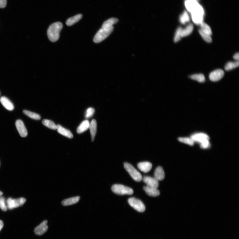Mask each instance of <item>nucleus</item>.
Segmentation results:
<instances>
[{
	"mask_svg": "<svg viewBox=\"0 0 239 239\" xmlns=\"http://www.w3.org/2000/svg\"><path fill=\"white\" fill-rule=\"evenodd\" d=\"M128 202L130 206L138 212H143L145 210L144 204L139 199L134 197L128 199Z\"/></svg>",
	"mask_w": 239,
	"mask_h": 239,
	"instance_id": "obj_7",
	"label": "nucleus"
},
{
	"mask_svg": "<svg viewBox=\"0 0 239 239\" xmlns=\"http://www.w3.org/2000/svg\"><path fill=\"white\" fill-rule=\"evenodd\" d=\"M97 122L95 120H92L90 123L89 128L90 130V134L91 137L92 141H94L97 132Z\"/></svg>",
	"mask_w": 239,
	"mask_h": 239,
	"instance_id": "obj_18",
	"label": "nucleus"
},
{
	"mask_svg": "<svg viewBox=\"0 0 239 239\" xmlns=\"http://www.w3.org/2000/svg\"><path fill=\"white\" fill-rule=\"evenodd\" d=\"M26 199L24 198H20L17 199H13L9 198L7 201V208L12 209L19 207L22 206L25 203Z\"/></svg>",
	"mask_w": 239,
	"mask_h": 239,
	"instance_id": "obj_8",
	"label": "nucleus"
},
{
	"mask_svg": "<svg viewBox=\"0 0 239 239\" xmlns=\"http://www.w3.org/2000/svg\"><path fill=\"white\" fill-rule=\"evenodd\" d=\"M196 1H199V0H196Z\"/></svg>",
	"mask_w": 239,
	"mask_h": 239,
	"instance_id": "obj_40",
	"label": "nucleus"
},
{
	"mask_svg": "<svg viewBox=\"0 0 239 239\" xmlns=\"http://www.w3.org/2000/svg\"><path fill=\"white\" fill-rule=\"evenodd\" d=\"M1 104L6 109L12 111L14 109V106L12 103L6 97H2L0 99Z\"/></svg>",
	"mask_w": 239,
	"mask_h": 239,
	"instance_id": "obj_13",
	"label": "nucleus"
},
{
	"mask_svg": "<svg viewBox=\"0 0 239 239\" xmlns=\"http://www.w3.org/2000/svg\"><path fill=\"white\" fill-rule=\"evenodd\" d=\"M95 112V110L92 108H89L87 109L86 114H85V117L86 118H89L94 115Z\"/></svg>",
	"mask_w": 239,
	"mask_h": 239,
	"instance_id": "obj_34",
	"label": "nucleus"
},
{
	"mask_svg": "<svg viewBox=\"0 0 239 239\" xmlns=\"http://www.w3.org/2000/svg\"><path fill=\"white\" fill-rule=\"evenodd\" d=\"M82 15L81 14H78L74 17L69 18L66 21V24L68 26L73 25L74 24L78 22L81 19Z\"/></svg>",
	"mask_w": 239,
	"mask_h": 239,
	"instance_id": "obj_21",
	"label": "nucleus"
},
{
	"mask_svg": "<svg viewBox=\"0 0 239 239\" xmlns=\"http://www.w3.org/2000/svg\"><path fill=\"white\" fill-rule=\"evenodd\" d=\"M154 178L159 181L164 179L165 177V173L163 168L161 166H158L157 168L154 173Z\"/></svg>",
	"mask_w": 239,
	"mask_h": 239,
	"instance_id": "obj_19",
	"label": "nucleus"
},
{
	"mask_svg": "<svg viewBox=\"0 0 239 239\" xmlns=\"http://www.w3.org/2000/svg\"><path fill=\"white\" fill-rule=\"evenodd\" d=\"M80 199L79 196L74 197L63 200L62 204L63 206H68L78 203Z\"/></svg>",
	"mask_w": 239,
	"mask_h": 239,
	"instance_id": "obj_16",
	"label": "nucleus"
},
{
	"mask_svg": "<svg viewBox=\"0 0 239 239\" xmlns=\"http://www.w3.org/2000/svg\"><path fill=\"white\" fill-rule=\"evenodd\" d=\"M0 208L4 211H6L7 208L5 203V199L1 196L0 197Z\"/></svg>",
	"mask_w": 239,
	"mask_h": 239,
	"instance_id": "obj_35",
	"label": "nucleus"
},
{
	"mask_svg": "<svg viewBox=\"0 0 239 239\" xmlns=\"http://www.w3.org/2000/svg\"><path fill=\"white\" fill-rule=\"evenodd\" d=\"M0 95H1V93H0Z\"/></svg>",
	"mask_w": 239,
	"mask_h": 239,
	"instance_id": "obj_41",
	"label": "nucleus"
},
{
	"mask_svg": "<svg viewBox=\"0 0 239 239\" xmlns=\"http://www.w3.org/2000/svg\"><path fill=\"white\" fill-rule=\"evenodd\" d=\"M113 26L109 28H102L98 31L94 39L95 43L102 41L110 35L113 30Z\"/></svg>",
	"mask_w": 239,
	"mask_h": 239,
	"instance_id": "obj_4",
	"label": "nucleus"
},
{
	"mask_svg": "<svg viewBox=\"0 0 239 239\" xmlns=\"http://www.w3.org/2000/svg\"><path fill=\"white\" fill-rule=\"evenodd\" d=\"M57 126V131L59 133L70 139L73 137V135L70 130L64 128L59 125H58Z\"/></svg>",
	"mask_w": 239,
	"mask_h": 239,
	"instance_id": "obj_15",
	"label": "nucleus"
},
{
	"mask_svg": "<svg viewBox=\"0 0 239 239\" xmlns=\"http://www.w3.org/2000/svg\"><path fill=\"white\" fill-rule=\"evenodd\" d=\"M193 25L192 24L188 25L184 29H182V37H185L189 35L193 30Z\"/></svg>",
	"mask_w": 239,
	"mask_h": 239,
	"instance_id": "obj_22",
	"label": "nucleus"
},
{
	"mask_svg": "<svg viewBox=\"0 0 239 239\" xmlns=\"http://www.w3.org/2000/svg\"><path fill=\"white\" fill-rule=\"evenodd\" d=\"M143 190L147 194L150 196L156 197L160 195V192L157 188L150 187L146 186L143 187Z\"/></svg>",
	"mask_w": 239,
	"mask_h": 239,
	"instance_id": "obj_17",
	"label": "nucleus"
},
{
	"mask_svg": "<svg viewBox=\"0 0 239 239\" xmlns=\"http://www.w3.org/2000/svg\"><path fill=\"white\" fill-rule=\"evenodd\" d=\"M48 221L45 220L41 224L37 227L34 230V233L36 235L40 236L43 235L48 229V226L47 225Z\"/></svg>",
	"mask_w": 239,
	"mask_h": 239,
	"instance_id": "obj_12",
	"label": "nucleus"
},
{
	"mask_svg": "<svg viewBox=\"0 0 239 239\" xmlns=\"http://www.w3.org/2000/svg\"><path fill=\"white\" fill-rule=\"evenodd\" d=\"M137 167L141 171L145 173H148L152 168V164L150 162H143L138 163Z\"/></svg>",
	"mask_w": 239,
	"mask_h": 239,
	"instance_id": "obj_14",
	"label": "nucleus"
},
{
	"mask_svg": "<svg viewBox=\"0 0 239 239\" xmlns=\"http://www.w3.org/2000/svg\"><path fill=\"white\" fill-rule=\"evenodd\" d=\"M142 179L147 186L158 188L159 186L158 181L153 178L148 176H144Z\"/></svg>",
	"mask_w": 239,
	"mask_h": 239,
	"instance_id": "obj_9",
	"label": "nucleus"
},
{
	"mask_svg": "<svg viewBox=\"0 0 239 239\" xmlns=\"http://www.w3.org/2000/svg\"><path fill=\"white\" fill-rule=\"evenodd\" d=\"M194 143H200L202 149H207L210 146L209 137L207 134L203 133H197L192 135L190 137Z\"/></svg>",
	"mask_w": 239,
	"mask_h": 239,
	"instance_id": "obj_3",
	"label": "nucleus"
},
{
	"mask_svg": "<svg viewBox=\"0 0 239 239\" xmlns=\"http://www.w3.org/2000/svg\"><path fill=\"white\" fill-rule=\"evenodd\" d=\"M16 127L20 136L22 137L27 136L28 132L23 122L20 120H18L16 122Z\"/></svg>",
	"mask_w": 239,
	"mask_h": 239,
	"instance_id": "obj_10",
	"label": "nucleus"
},
{
	"mask_svg": "<svg viewBox=\"0 0 239 239\" xmlns=\"http://www.w3.org/2000/svg\"><path fill=\"white\" fill-rule=\"evenodd\" d=\"M42 123L44 126L48 128L55 130L57 129V126L54 122L49 120L44 119L42 121Z\"/></svg>",
	"mask_w": 239,
	"mask_h": 239,
	"instance_id": "obj_24",
	"label": "nucleus"
},
{
	"mask_svg": "<svg viewBox=\"0 0 239 239\" xmlns=\"http://www.w3.org/2000/svg\"><path fill=\"white\" fill-rule=\"evenodd\" d=\"M2 194H3L2 192H1V191H0V197H1Z\"/></svg>",
	"mask_w": 239,
	"mask_h": 239,
	"instance_id": "obj_39",
	"label": "nucleus"
},
{
	"mask_svg": "<svg viewBox=\"0 0 239 239\" xmlns=\"http://www.w3.org/2000/svg\"><path fill=\"white\" fill-rule=\"evenodd\" d=\"M200 30L204 33L211 36L212 35L211 29L207 24L203 22L200 24Z\"/></svg>",
	"mask_w": 239,
	"mask_h": 239,
	"instance_id": "obj_26",
	"label": "nucleus"
},
{
	"mask_svg": "<svg viewBox=\"0 0 239 239\" xmlns=\"http://www.w3.org/2000/svg\"><path fill=\"white\" fill-rule=\"evenodd\" d=\"M7 4L6 0H0V8H4Z\"/></svg>",
	"mask_w": 239,
	"mask_h": 239,
	"instance_id": "obj_36",
	"label": "nucleus"
},
{
	"mask_svg": "<svg viewBox=\"0 0 239 239\" xmlns=\"http://www.w3.org/2000/svg\"><path fill=\"white\" fill-rule=\"evenodd\" d=\"M111 189L114 193L119 195H131L134 193L132 188L121 184L114 185Z\"/></svg>",
	"mask_w": 239,
	"mask_h": 239,
	"instance_id": "obj_5",
	"label": "nucleus"
},
{
	"mask_svg": "<svg viewBox=\"0 0 239 239\" xmlns=\"http://www.w3.org/2000/svg\"><path fill=\"white\" fill-rule=\"evenodd\" d=\"M199 33L200 34V35L202 37V38L207 42H211L212 41V39L211 37V36L209 35L208 34L204 33L203 31H202L200 29L199 30Z\"/></svg>",
	"mask_w": 239,
	"mask_h": 239,
	"instance_id": "obj_33",
	"label": "nucleus"
},
{
	"mask_svg": "<svg viewBox=\"0 0 239 239\" xmlns=\"http://www.w3.org/2000/svg\"><path fill=\"white\" fill-rule=\"evenodd\" d=\"M23 113L26 115L28 116L31 118L36 120H39L40 119L41 116H40L39 114L35 113L34 112H31L27 110H24L23 111Z\"/></svg>",
	"mask_w": 239,
	"mask_h": 239,
	"instance_id": "obj_28",
	"label": "nucleus"
},
{
	"mask_svg": "<svg viewBox=\"0 0 239 239\" xmlns=\"http://www.w3.org/2000/svg\"><path fill=\"white\" fill-rule=\"evenodd\" d=\"M239 53H237L233 56V58L236 60L239 61Z\"/></svg>",
	"mask_w": 239,
	"mask_h": 239,
	"instance_id": "obj_37",
	"label": "nucleus"
},
{
	"mask_svg": "<svg viewBox=\"0 0 239 239\" xmlns=\"http://www.w3.org/2000/svg\"><path fill=\"white\" fill-rule=\"evenodd\" d=\"M4 223L1 220H0V231L4 227Z\"/></svg>",
	"mask_w": 239,
	"mask_h": 239,
	"instance_id": "obj_38",
	"label": "nucleus"
},
{
	"mask_svg": "<svg viewBox=\"0 0 239 239\" xmlns=\"http://www.w3.org/2000/svg\"><path fill=\"white\" fill-rule=\"evenodd\" d=\"M198 2H193L189 1L188 0H186L184 4L186 9L188 11L191 13L193 12L196 4Z\"/></svg>",
	"mask_w": 239,
	"mask_h": 239,
	"instance_id": "obj_27",
	"label": "nucleus"
},
{
	"mask_svg": "<svg viewBox=\"0 0 239 239\" xmlns=\"http://www.w3.org/2000/svg\"><path fill=\"white\" fill-rule=\"evenodd\" d=\"M124 166V168L135 181L140 182L142 180L143 178L141 174L131 164L128 163H125Z\"/></svg>",
	"mask_w": 239,
	"mask_h": 239,
	"instance_id": "obj_6",
	"label": "nucleus"
},
{
	"mask_svg": "<svg viewBox=\"0 0 239 239\" xmlns=\"http://www.w3.org/2000/svg\"><path fill=\"white\" fill-rule=\"evenodd\" d=\"M190 20L188 12L186 11L183 12L179 17L180 22L183 24H185L186 23L189 22Z\"/></svg>",
	"mask_w": 239,
	"mask_h": 239,
	"instance_id": "obj_25",
	"label": "nucleus"
},
{
	"mask_svg": "<svg viewBox=\"0 0 239 239\" xmlns=\"http://www.w3.org/2000/svg\"><path fill=\"white\" fill-rule=\"evenodd\" d=\"M63 27L62 24L60 22L53 23L49 27L47 30V35L50 41L54 42L59 39L60 32Z\"/></svg>",
	"mask_w": 239,
	"mask_h": 239,
	"instance_id": "obj_1",
	"label": "nucleus"
},
{
	"mask_svg": "<svg viewBox=\"0 0 239 239\" xmlns=\"http://www.w3.org/2000/svg\"><path fill=\"white\" fill-rule=\"evenodd\" d=\"M191 13L193 22L196 24L200 25L203 22L204 10L198 3L196 4L193 12Z\"/></svg>",
	"mask_w": 239,
	"mask_h": 239,
	"instance_id": "obj_2",
	"label": "nucleus"
},
{
	"mask_svg": "<svg viewBox=\"0 0 239 239\" xmlns=\"http://www.w3.org/2000/svg\"><path fill=\"white\" fill-rule=\"evenodd\" d=\"M182 28L181 27L177 29L174 38V40L175 42H176L179 41L182 37Z\"/></svg>",
	"mask_w": 239,
	"mask_h": 239,
	"instance_id": "obj_32",
	"label": "nucleus"
},
{
	"mask_svg": "<svg viewBox=\"0 0 239 239\" xmlns=\"http://www.w3.org/2000/svg\"><path fill=\"white\" fill-rule=\"evenodd\" d=\"M239 63L238 61L234 62H228L225 66V70L228 71L233 70L234 68L238 67L239 66Z\"/></svg>",
	"mask_w": 239,
	"mask_h": 239,
	"instance_id": "obj_31",
	"label": "nucleus"
},
{
	"mask_svg": "<svg viewBox=\"0 0 239 239\" xmlns=\"http://www.w3.org/2000/svg\"><path fill=\"white\" fill-rule=\"evenodd\" d=\"M90 123L88 120H86L82 122L77 129L78 134H81L86 131L89 128Z\"/></svg>",
	"mask_w": 239,
	"mask_h": 239,
	"instance_id": "obj_20",
	"label": "nucleus"
},
{
	"mask_svg": "<svg viewBox=\"0 0 239 239\" xmlns=\"http://www.w3.org/2000/svg\"><path fill=\"white\" fill-rule=\"evenodd\" d=\"M224 74V71L221 69L215 70L209 74V78L212 81H217L223 78Z\"/></svg>",
	"mask_w": 239,
	"mask_h": 239,
	"instance_id": "obj_11",
	"label": "nucleus"
},
{
	"mask_svg": "<svg viewBox=\"0 0 239 239\" xmlns=\"http://www.w3.org/2000/svg\"><path fill=\"white\" fill-rule=\"evenodd\" d=\"M178 140L180 142L185 143L191 146H193L194 144V142L191 137H180Z\"/></svg>",
	"mask_w": 239,
	"mask_h": 239,
	"instance_id": "obj_30",
	"label": "nucleus"
},
{
	"mask_svg": "<svg viewBox=\"0 0 239 239\" xmlns=\"http://www.w3.org/2000/svg\"><path fill=\"white\" fill-rule=\"evenodd\" d=\"M191 79L197 81L199 82H203L205 81V77L203 74H194L190 76Z\"/></svg>",
	"mask_w": 239,
	"mask_h": 239,
	"instance_id": "obj_29",
	"label": "nucleus"
},
{
	"mask_svg": "<svg viewBox=\"0 0 239 239\" xmlns=\"http://www.w3.org/2000/svg\"><path fill=\"white\" fill-rule=\"evenodd\" d=\"M118 20L116 18L109 19L104 22L102 26V28H109L113 26V25L117 23Z\"/></svg>",
	"mask_w": 239,
	"mask_h": 239,
	"instance_id": "obj_23",
	"label": "nucleus"
}]
</instances>
